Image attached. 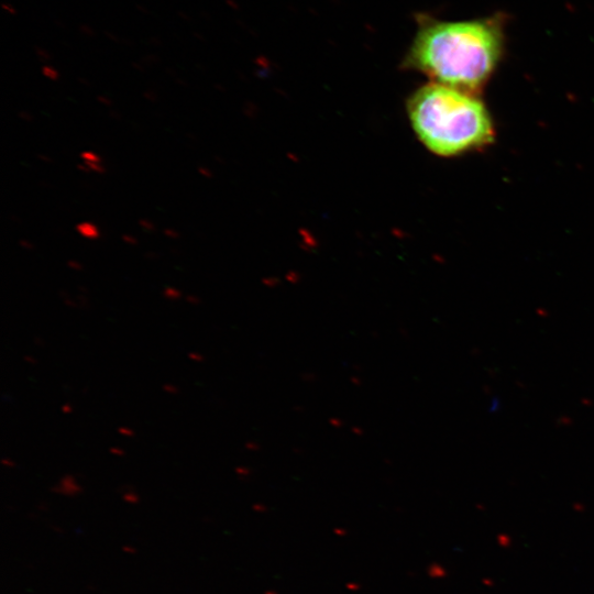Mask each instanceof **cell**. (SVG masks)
<instances>
[{"instance_id": "obj_25", "label": "cell", "mask_w": 594, "mask_h": 594, "mask_svg": "<svg viewBox=\"0 0 594 594\" xmlns=\"http://www.w3.org/2000/svg\"><path fill=\"white\" fill-rule=\"evenodd\" d=\"M64 302H65V305L72 307V308H77V307H79V305H77L75 301H73L69 297H68V298H65V299H64Z\"/></svg>"}, {"instance_id": "obj_28", "label": "cell", "mask_w": 594, "mask_h": 594, "mask_svg": "<svg viewBox=\"0 0 594 594\" xmlns=\"http://www.w3.org/2000/svg\"><path fill=\"white\" fill-rule=\"evenodd\" d=\"M38 56H44L45 59L50 58V55L44 50H36Z\"/></svg>"}, {"instance_id": "obj_13", "label": "cell", "mask_w": 594, "mask_h": 594, "mask_svg": "<svg viewBox=\"0 0 594 594\" xmlns=\"http://www.w3.org/2000/svg\"><path fill=\"white\" fill-rule=\"evenodd\" d=\"M67 266L74 271H81L82 264L75 260L67 261Z\"/></svg>"}, {"instance_id": "obj_11", "label": "cell", "mask_w": 594, "mask_h": 594, "mask_svg": "<svg viewBox=\"0 0 594 594\" xmlns=\"http://www.w3.org/2000/svg\"><path fill=\"white\" fill-rule=\"evenodd\" d=\"M162 388H163L164 392H166L168 394L176 395V394L179 393V389H178L177 386L168 384V383L164 384Z\"/></svg>"}, {"instance_id": "obj_24", "label": "cell", "mask_w": 594, "mask_h": 594, "mask_svg": "<svg viewBox=\"0 0 594 594\" xmlns=\"http://www.w3.org/2000/svg\"><path fill=\"white\" fill-rule=\"evenodd\" d=\"M19 117L22 119V120H25V121H31L33 118L32 116L29 113V112H25V111H21L19 113Z\"/></svg>"}, {"instance_id": "obj_18", "label": "cell", "mask_w": 594, "mask_h": 594, "mask_svg": "<svg viewBox=\"0 0 594 594\" xmlns=\"http://www.w3.org/2000/svg\"><path fill=\"white\" fill-rule=\"evenodd\" d=\"M186 300L191 305H199L200 304V298L197 297L196 295H187Z\"/></svg>"}, {"instance_id": "obj_14", "label": "cell", "mask_w": 594, "mask_h": 594, "mask_svg": "<svg viewBox=\"0 0 594 594\" xmlns=\"http://www.w3.org/2000/svg\"><path fill=\"white\" fill-rule=\"evenodd\" d=\"M122 240L127 243V244H130V245H135L138 244V239L131 234H123L122 235Z\"/></svg>"}, {"instance_id": "obj_4", "label": "cell", "mask_w": 594, "mask_h": 594, "mask_svg": "<svg viewBox=\"0 0 594 594\" xmlns=\"http://www.w3.org/2000/svg\"><path fill=\"white\" fill-rule=\"evenodd\" d=\"M76 231L86 239L95 240L100 235L98 227L90 221H82L76 224Z\"/></svg>"}, {"instance_id": "obj_15", "label": "cell", "mask_w": 594, "mask_h": 594, "mask_svg": "<svg viewBox=\"0 0 594 594\" xmlns=\"http://www.w3.org/2000/svg\"><path fill=\"white\" fill-rule=\"evenodd\" d=\"M118 432L122 436H125V437H133L134 436V431L128 427H119L118 428Z\"/></svg>"}, {"instance_id": "obj_5", "label": "cell", "mask_w": 594, "mask_h": 594, "mask_svg": "<svg viewBox=\"0 0 594 594\" xmlns=\"http://www.w3.org/2000/svg\"><path fill=\"white\" fill-rule=\"evenodd\" d=\"M163 296L169 300H177L182 297V292L175 287L166 286Z\"/></svg>"}, {"instance_id": "obj_29", "label": "cell", "mask_w": 594, "mask_h": 594, "mask_svg": "<svg viewBox=\"0 0 594 594\" xmlns=\"http://www.w3.org/2000/svg\"><path fill=\"white\" fill-rule=\"evenodd\" d=\"M24 360L31 364H36V360L32 358L31 355H25Z\"/></svg>"}, {"instance_id": "obj_27", "label": "cell", "mask_w": 594, "mask_h": 594, "mask_svg": "<svg viewBox=\"0 0 594 594\" xmlns=\"http://www.w3.org/2000/svg\"><path fill=\"white\" fill-rule=\"evenodd\" d=\"M77 168H78L79 170L84 172V173H89V172H90V169L88 168V166H87L85 163L79 164V165L77 166Z\"/></svg>"}, {"instance_id": "obj_21", "label": "cell", "mask_w": 594, "mask_h": 594, "mask_svg": "<svg viewBox=\"0 0 594 594\" xmlns=\"http://www.w3.org/2000/svg\"><path fill=\"white\" fill-rule=\"evenodd\" d=\"M1 464L4 465V466H7V468H13V466H15V463H14L12 460L8 459V458H3V459L1 460Z\"/></svg>"}, {"instance_id": "obj_17", "label": "cell", "mask_w": 594, "mask_h": 594, "mask_svg": "<svg viewBox=\"0 0 594 594\" xmlns=\"http://www.w3.org/2000/svg\"><path fill=\"white\" fill-rule=\"evenodd\" d=\"M19 245L24 250L33 249V244L29 240H25V239L19 240Z\"/></svg>"}, {"instance_id": "obj_32", "label": "cell", "mask_w": 594, "mask_h": 594, "mask_svg": "<svg viewBox=\"0 0 594 594\" xmlns=\"http://www.w3.org/2000/svg\"><path fill=\"white\" fill-rule=\"evenodd\" d=\"M145 256L148 257V258H150V257L152 258V257H156L157 254H154V253H147Z\"/></svg>"}, {"instance_id": "obj_16", "label": "cell", "mask_w": 594, "mask_h": 594, "mask_svg": "<svg viewBox=\"0 0 594 594\" xmlns=\"http://www.w3.org/2000/svg\"><path fill=\"white\" fill-rule=\"evenodd\" d=\"M188 358L190 360H193V361H196V362H202L204 361L202 354H200L198 352H189Z\"/></svg>"}, {"instance_id": "obj_9", "label": "cell", "mask_w": 594, "mask_h": 594, "mask_svg": "<svg viewBox=\"0 0 594 594\" xmlns=\"http://www.w3.org/2000/svg\"><path fill=\"white\" fill-rule=\"evenodd\" d=\"M88 168L90 169V172H95V173H98V174H105L106 173V168L102 166L101 163H89V162H84Z\"/></svg>"}, {"instance_id": "obj_1", "label": "cell", "mask_w": 594, "mask_h": 594, "mask_svg": "<svg viewBox=\"0 0 594 594\" xmlns=\"http://www.w3.org/2000/svg\"><path fill=\"white\" fill-rule=\"evenodd\" d=\"M504 43L502 22L495 18L421 20L405 66L427 75L432 82L475 94L498 66Z\"/></svg>"}, {"instance_id": "obj_6", "label": "cell", "mask_w": 594, "mask_h": 594, "mask_svg": "<svg viewBox=\"0 0 594 594\" xmlns=\"http://www.w3.org/2000/svg\"><path fill=\"white\" fill-rule=\"evenodd\" d=\"M122 498H123V501H124L125 503L132 504V505L139 503V501H140L139 495H138V494L135 493V491L132 490V488H129L128 491H125V492L123 493V495H122Z\"/></svg>"}, {"instance_id": "obj_7", "label": "cell", "mask_w": 594, "mask_h": 594, "mask_svg": "<svg viewBox=\"0 0 594 594\" xmlns=\"http://www.w3.org/2000/svg\"><path fill=\"white\" fill-rule=\"evenodd\" d=\"M80 157L84 162L101 163L100 157L92 151H84L80 153Z\"/></svg>"}, {"instance_id": "obj_10", "label": "cell", "mask_w": 594, "mask_h": 594, "mask_svg": "<svg viewBox=\"0 0 594 594\" xmlns=\"http://www.w3.org/2000/svg\"><path fill=\"white\" fill-rule=\"evenodd\" d=\"M139 226L144 229L145 231H153L154 230V223L147 219H141L139 220Z\"/></svg>"}, {"instance_id": "obj_2", "label": "cell", "mask_w": 594, "mask_h": 594, "mask_svg": "<svg viewBox=\"0 0 594 594\" xmlns=\"http://www.w3.org/2000/svg\"><path fill=\"white\" fill-rule=\"evenodd\" d=\"M407 112L418 139L440 156L460 155L494 140L492 118L472 92L430 82L413 94Z\"/></svg>"}, {"instance_id": "obj_26", "label": "cell", "mask_w": 594, "mask_h": 594, "mask_svg": "<svg viewBox=\"0 0 594 594\" xmlns=\"http://www.w3.org/2000/svg\"><path fill=\"white\" fill-rule=\"evenodd\" d=\"M72 410H73V407H72L70 404H64V405L62 406V411H63L64 414H69V413H72Z\"/></svg>"}, {"instance_id": "obj_19", "label": "cell", "mask_w": 594, "mask_h": 594, "mask_svg": "<svg viewBox=\"0 0 594 594\" xmlns=\"http://www.w3.org/2000/svg\"><path fill=\"white\" fill-rule=\"evenodd\" d=\"M110 453L114 454V455H118V457H123L125 453L122 449L118 448V447H111L109 449Z\"/></svg>"}, {"instance_id": "obj_23", "label": "cell", "mask_w": 594, "mask_h": 594, "mask_svg": "<svg viewBox=\"0 0 594 594\" xmlns=\"http://www.w3.org/2000/svg\"><path fill=\"white\" fill-rule=\"evenodd\" d=\"M98 101L105 106H110L112 102L108 97L105 96H98Z\"/></svg>"}, {"instance_id": "obj_22", "label": "cell", "mask_w": 594, "mask_h": 594, "mask_svg": "<svg viewBox=\"0 0 594 594\" xmlns=\"http://www.w3.org/2000/svg\"><path fill=\"white\" fill-rule=\"evenodd\" d=\"M122 551L128 554H134L136 552V549L132 546H123Z\"/></svg>"}, {"instance_id": "obj_8", "label": "cell", "mask_w": 594, "mask_h": 594, "mask_svg": "<svg viewBox=\"0 0 594 594\" xmlns=\"http://www.w3.org/2000/svg\"><path fill=\"white\" fill-rule=\"evenodd\" d=\"M42 73L46 78H48L51 80H56L59 77L58 72L55 68L51 67V66H43Z\"/></svg>"}, {"instance_id": "obj_30", "label": "cell", "mask_w": 594, "mask_h": 594, "mask_svg": "<svg viewBox=\"0 0 594 594\" xmlns=\"http://www.w3.org/2000/svg\"><path fill=\"white\" fill-rule=\"evenodd\" d=\"M2 8L10 11L11 13H15V10L11 6L2 4Z\"/></svg>"}, {"instance_id": "obj_12", "label": "cell", "mask_w": 594, "mask_h": 594, "mask_svg": "<svg viewBox=\"0 0 594 594\" xmlns=\"http://www.w3.org/2000/svg\"><path fill=\"white\" fill-rule=\"evenodd\" d=\"M163 233H164V235H166V237L169 238V239H177V238H179L178 231H176V230H174V229H172V228L164 229V230H163Z\"/></svg>"}, {"instance_id": "obj_20", "label": "cell", "mask_w": 594, "mask_h": 594, "mask_svg": "<svg viewBox=\"0 0 594 594\" xmlns=\"http://www.w3.org/2000/svg\"><path fill=\"white\" fill-rule=\"evenodd\" d=\"M197 170L201 176H205V177L211 176V172L205 166H199Z\"/></svg>"}, {"instance_id": "obj_3", "label": "cell", "mask_w": 594, "mask_h": 594, "mask_svg": "<svg viewBox=\"0 0 594 594\" xmlns=\"http://www.w3.org/2000/svg\"><path fill=\"white\" fill-rule=\"evenodd\" d=\"M81 486L77 482L76 477L72 474H65L59 482L52 487V492L68 497H74L80 494Z\"/></svg>"}, {"instance_id": "obj_31", "label": "cell", "mask_w": 594, "mask_h": 594, "mask_svg": "<svg viewBox=\"0 0 594 594\" xmlns=\"http://www.w3.org/2000/svg\"><path fill=\"white\" fill-rule=\"evenodd\" d=\"M34 342H35L36 344H40V345H43V344H44V342H41V338H38V337L35 338Z\"/></svg>"}]
</instances>
